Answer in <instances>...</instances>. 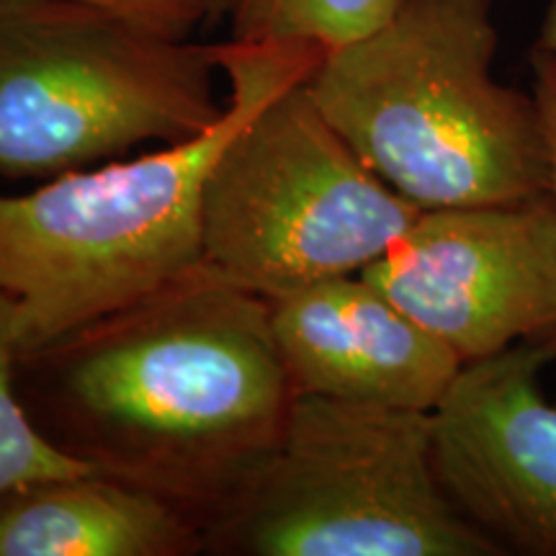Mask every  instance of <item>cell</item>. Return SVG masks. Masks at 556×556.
I'll use <instances>...</instances> for the list:
<instances>
[{"label":"cell","instance_id":"cell-1","mask_svg":"<svg viewBox=\"0 0 556 556\" xmlns=\"http://www.w3.org/2000/svg\"><path fill=\"white\" fill-rule=\"evenodd\" d=\"M18 392L60 451L201 531L276 446L296 397L270 302L208 263L24 353Z\"/></svg>","mask_w":556,"mask_h":556},{"label":"cell","instance_id":"cell-2","mask_svg":"<svg viewBox=\"0 0 556 556\" xmlns=\"http://www.w3.org/2000/svg\"><path fill=\"white\" fill-rule=\"evenodd\" d=\"M214 54L229 93L204 135L0 197V291L18 309L21 356L204 263L212 165L255 111L309 80L328 52L304 41L227 39Z\"/></svg>","mask_w":556,"mask_h":556},{"label":"cell","instance_id":"cell-3","mask_svg":"<svg viewBox=\"0 0 556 556\" xmlns=\"http://www.w3.org/2000/svg\"><path fill=\"white\" fill-rule=\"evenodd\" d=\"M495 0H400L379 29L325 54L307 88L325 119L420 208L552 193L536 93L495 78Z\"/></svg>","mask_w":556,"mask_h":556},{"label":"cell","instance_id":"cell-4","mask_svg":"<svg viewBox=\"0 0 556 556\" xmlns=\"http://www.w3.org/2000/svg\"><path fill=\"white\" fill-rule=\"evenodd\" d=\"M214 556H503L448 497L433 415L296 394L281 435L204 528Z\"/></svg>","mask_w":556,"mask_h":556},{"label":"cell","instance_id":"cell-5","mask_svg":"<svg viewBox=\"0 0 556 556\" xmlns=\"http://www.w3.org/2000/svg\"><path fill=\"white\" fill-rule=\"evenodd\" d=\"M214 45L93 0H0V178H58L225 114Z\"/></svg>","mask_w":556,"mask_h":556},{"label":"cell","instance_id":"cell-6","mask_svg":"<svg viewBox=\"0 0 556 556\" xmlns=\"http://www.w3.org/2000/svg\"><path fill=\"white\" fill-rule=\"evenodd\" d=\"M307 83L250 116L204 191V263L266 299L361 274L422 212L356 155Z\"/></svg>","mask_w":556,"mask_h":556},{"label":"cell","instance_id":"cell-7","mask_svg":"<svg viewBox=\"0 0 556 556\" xmlns=\"http://www.w3.org/2000/svg\"><path fill=\"white\" fill-rule=\"evenodd\" d=\"M464 364L556 332V201L422 208L361 270Z\"/></svg>","mask_w":556,"mask_h":556},{"label":"cell","instance_id":"cell-8","mask_svg":"<svg viewBox=\"0 0 556 556\" xmlns=\"http://www.w3.org/2000/svg\"><path fill=\"white\" fill-rule=\"evenodd\" d=\"M556 332L464 364L433 413L438 477L505 554L556 556V405L541 374Z\"/></svg>","mask_w":556,"mask_h":556},{"label":"cell","instance_id":"cell-9","mask_svg":"<svg viewBox=\"0 0 556 556\" xmlns=\"http://www.w3.org/2000/svg\"><path fill=\"white\" fill-rule=\"evenodd\" d=\"M268 302L296 394L433 413L464 366L361 274L325 278Z\"/></svg>","mask_w":556,"mask_h":556},{"label":"cell","instance_id":"cell-10","mask_svg":"<svg viewBox=\"0 0 556 556\" xmlns=\"http://www.w3.org/2000/svg\"><path fill=\"white\" fill-rule=\"evenodd\" d=\"M191 554H204L197 518L96 469L0 492V556Z\"/></svg>","mask_w":556,"mask_h":556},{"label":"cell","instance_id":"cell-11","mask_svg":"<svg viewBox=\"0 0 556 556\" xmlns=\"http://www.w3.org/2000/svg\"><path fill=\"white\" fill-rule=\"evenodd\" d=\"M400 0H219L235 41H304L325 52L351 45L392 16Z\"/></svg>","mask_w":556,"mask_h":556},{"label":"cell","instance_id":"cell-12","mask_svg":"<svg viewBox=\"0 0 556 556\" xmlns=\"http://www.w3.org/2000/svg\"><path fill=\"white\" fill-rule=\"evenodd\" d=\"M18 309L0 291V492L37 479L65 477L90 467L60 451L34 426L18 392Z\"/></svg>","mask_w":556,"mask_h":556},{"label":"cell","instance_id":"cell-13","mask_svg":"<svg viewBox=\"0 0 556 556\" xmlns=\"http://www.w3.org/2000/svg\"><path fill=\"white\" fill-rule=\"evenodd\" d=\"M93 3L111 5L180 37H189L201 21L212 16V0H93Z\"/></svg>","mask_w":556,"mask_h":556},{"label":"cell","instance_id":"cell-14","mask_svg":"<svg viewBox=\"0 0 556 556\" xmlns=\"http://www.w3.org/2000/svg\"><path fill=\"white\" fill-rule=\"evenodd\" d=\"M531 65H533V93H536L541 114H544L548 160H552V197L556 201V62L552 54L541 52L533 47Z\"/></svg>","mask_w":556,"mask_h":556},{"label":"cell","instance_id":"cell-15","mask_svg":"<svg viewBox=\"0 0 556 556\" xmlns=\"http://www.w3.org/2000/svg\"><path fill=\"white\" fill-rule=\"evenodd\" d=\"M536 50L552 54L556 62V0H548L544 24H541V37L536 41Z\"/></svg>","mask_w":556,"mask_h":556},{"label":"cell","instance_id":"cell-16","mask_svg":"<svg viewBox=\"0 0 556 556\" xmlns=\"http://www.w3.org/2000/svg\"><path fill=\"white\" fill-rule=\"evenodd\" d=\"M217 3H219V0H212V16L217 13Z\"/></svg>","mask_w":556,"mask_h":556}]
</instances>
